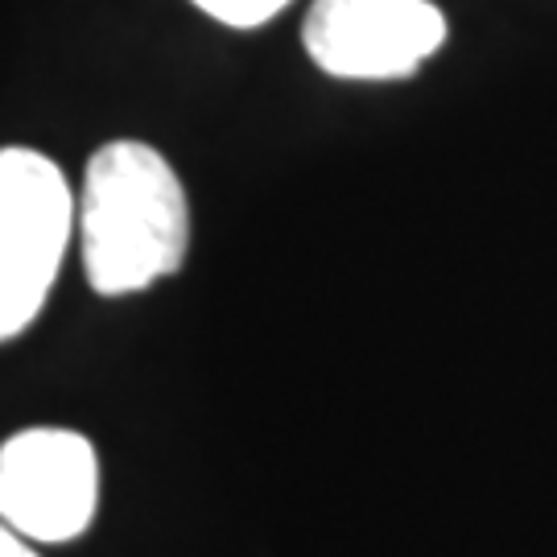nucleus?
Wrapping results in <instances>:
<instances>
[{
    "label": "nucleus",
    "mask_w": 557,
    "mask_h": 557,
    "mask_svg": "<svg viewBox=\"0 0 557 557\" xmlns=\"http://www.w3.org/2000/svg\"><path fill=\"white\" fill-rule=\"evenodd\" d=\"M83 273L103 298L140 294L190 252V202L153 145L108 140L87 161L75 211Z\"/></svg>",
    "instance_id": "obj_1"
},
{
    "label": "nucleus",
    "mask_w": 557,
    "mask_h": 557,
    "mask_svg": "<svg viewBox=\"0 0 557 557\" xmlns=\"http://www.w3.org/2000/svg\"><path fill=\"white\" fill-rule=\"evenodd\" d=\"M79 202L38 149H0V343L41 314L75 232Z\"/></svg>",
    "instance_id": "obj_2"
},
{
    "label": "nucleus",
    "mask_w": 557,
    "mask_h": 557,
    "mask_svg": "<svg viewBox=\"0 0 557 557\" xmlns=\"http://www.w3.org/2000/svg\"><path fill=\"white\" fill-rule=\"evenodd\" d=\"M190 4H199L207 17L223 21L232 29H257L277 17L289 0H190Z\"/></svg>",
    "instance_id": "obj_5"
},
{
    "label": "nucleus",
    "mask_w": 557,
    "mask_h": 557,
    "mask_svg": "<svg viewBox=\"0 0 557 557\" xmlns=\"http://www.w3.org/2000/svg\"><path fill=\"white\" fill-rule=\"evenodd\" d=\"M301 46L331 79H409L446 46V13L434 0H314Z\"/></svg>",
    "instance_id": "obj_3"
},
{
    "label": "nucleus",
    "mask_w": 557,
    "mask_h": 557,
    "mask_svg": "<svg viewBox=\"0 0 557 557\" xmlns=\"http://www.w3.org/2000/svg\"><path fill=\"white\" fill-rule=\"evenodd\" d=\"M100 504L96 446L59 425L21 430L0 446V520L25 541L62 545L91 529Z\"/></svg>",
    "instance_id": "obj_4"
},
{
    "label": "nucleus",
    "mask_w": 557,
    "mask_h": 557,
    "mask_svg": "<svg viewBox=\"0 0 557 557\" xmlns=\"http://www.w3.org/2000/svg\"><path fill=\"white\" fill-rule=\"evenodd\" d=\"M0 557H41V554L29 545V541L21 537L13 524H4V520H0Z\"/></svg>",
    "instance_id": "obj_6"
}]
</instances>
